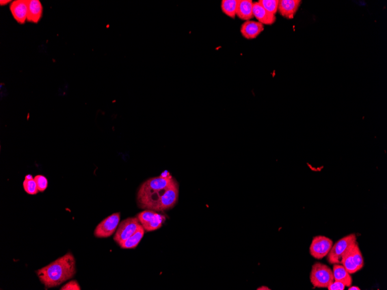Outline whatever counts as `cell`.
<instances>
[{
    "label": "cell",
    "instance_id": "6da1fadb",
    "mask_svg": "<svg viewBox=\"0 0 387 290\" xmlns=\"http://www.w3.org/2000/svg\"><path fill=\"white\" fill-rule=\"evenodd\" d=\"M178 185L165 172L161 176L149 178L141 185L137 201L141 209L163 211L172 209L178 197Z\"/></svg>",
    "mask_w": 387,
    "mask_h": 290
},
{
    "label": "cell",
    "instance_id": "7a4b0ae2",
    "mask_svg": "<svg viewBox=\"0 0 387 290\" xmlns=\"http://www.w3.org/2000/svg\"><path fill=\"white\" fill-rule=\"evenodd\" d=\"M37 276L47 288L57 287L72 278L76 273V259L72 252L56 259L36 271Z\"/></svg>",
    "mask_w": 387,
    "mask_h": 290
},
{
    "label": "cell",
    "instance_id": "3957f363",
    "mask_svg": "<svg viewBox=\"0 0 387 290\" xmlns=\"http://www.w3.org/2000/svg\"><path fill=\"white\" fill-rule=\"evenodd\" d=\"M310 279L315 287L327 288L334 281L333 270L325 264L316 262L312 266Z\"/></svg>",
    "mask_w": 387,
    "mask_h": 290
},
{
    "label": "cell",
    "instance_id": "277c9868",
    "mask_svg": "<svg viewBox=\"0 0 387 290\" xmlns=\"http://www.w3.org/2000/svg\"><path fill=\"white\" fill-rule=\"evenodd\" d=\"M356 235L354 233L349 234L338 240L333 244L329 254L327 255V261L330 264L340 263L342 258L349 248L356 242Z\"/></svg>",
    "mask_w": 387,
    "mask_h": 290
},
{
    "label": "cell",
    "instance_id": "5b68a950",
    "mask_svg": "<svg viewBox=\"0 0 387 290\" xmlns=\"http://www.w3.org/2000/svg\"><path fill=\"white\" fill-rule=\"evenodd\" d=\"M341 265L351 274L358 272L364 266V260L358 243L355 242L342 258Z\"/></svg>",
    "mask_w": 387,
    "mask_h": 290
},
{
    "label": "cell",
    "instance_id": "8992f818",
    "mask_svg": "<svg viewBox=\"0 0 387 290\" xmlns=\"http://www.w3.org/2000/svg\"><path fill=\"white\" fill-rule=\"evenodd\" d=\"M137 218L144 230L147 232L154 231L161 228L163 223L166 220L164 215L151 210L140 212L137 214Z\"/></svg>",
    "mask_w": 387,
    "mask_h": 290
},
{
    "label": "cell",
    "instance_id": "52a82bcc",
    "mask_svg": "<svg viewBox=\"0 0 387 290\" xmlns=\"http://www.w3.org/2000/svg\"><path fill=\"white\" fill-rule=\"evenodd\" d=\"M140 225V223L137 217L126 218L119 224L114 240L120 245L136 232Z\"/></svg>",
    "mask_w": 387,
    "mask_h": 290
},
{
    "label": "cell",
    "instance_id": "ba28073f",
    "mask_svg": "<svg viewBox=\"0 0 387 290\" xmlns=\"http://www.w3.org/2000/svg\"><path fill=\"white\" fill-rule=\"evenodd\" d=\"M333 243L332 239L325 236L314 237L310 246V255L315 259H322L329 254Z\"/></svg>",
    "mask_w": 387,
    "mask_h": 290
},
{
    "label": "cell",
    "instance_id": "9c48e42d",
    "mask_svg": "<svg viewBox=\"0 0 387 290\" xmlns=\"http://www.w3.org/2000/svg\"><path fill=\"white\" fill-rule=\"evenodd\" d=\"M120 217V213H115L104 219L96 226L94 232L95 236L107 238L112 235L118 228Z\"/></svg>",
    "mask_w": 387,
    "mask_h": 290
},
{
    "label": "cell",
    "instance_id": "30bf717a",
    "mask_svg": "<svg viewBox=\"0 0 387 290\" xmlns=\"http://www.w3.org/2000/svg\"><path fill=\"white\" fill-rule=\"evenodd\" d=\"M28 3L27 0H17L11 4V12L19 24H24L28 20Z\"/></svg>",
    "mask_w": 387,
    "mask_h": 290
},
{
    "label": "cell",
    "instance_id": "8fae6325",
    "mask_svg": "<svg viewBox=\"0 0 387 290\" xmlns=\"http://www.w3.org/2000/svg\"><path fill=\"white\" fill-rule=\"evenodd\" d=\"M264 25L259 22H245L241 28V33L244 38L255 39L264 31Z\"/></svg>",
    "mask_w": 387,
    "mask_h": 290
},
{
    "label": "cell",
    "instance_id": "7c38bea8",
    "mask_svg": "<svg viewBox=\"0 0 387 290\" xmlns=\"http://www.w3.org/2000/svg\"><path fill=\"white\" fill-rule=\"evenodd\" d=\"M301 3L300 0H281L279 1L278 10L282 17L292 20Z\"/></svg>",
    "mask_w": 387,
    "mask_h": 290
},
{
    "label": "cell",
    "instance_id": "4fadbf2b",
    "mask_svg": "<svg viewBox=\"0 0 387 290\" xmlns=\"http://www.w3.org/2000/svg\"><path fill=\"white\" fill-rule=\"evenodd\" d=\"M253 13L259 22L263 25H273L276 21V17L274 15L268 12L259 2L254 3Z\"/></svg>",
    "mask_w": 387,
    "mask_h": 290
},
{
    "label": "cell",
    "instance_id": "5bb4252c",
    "mask_svg": "<svg viewBox=\"0 0 387 290\" xmlns=\"http://www.w3.org/2000/svg\"><path fill=\"white\" fill-rule=\"evenodd\" d=\"M253 6L252 0H238L236 16L243 21L251 20L254 17Z\"/></svg>",
    "mask_w": 387,
    "mask_h": 290
},
{
    "label": "cell",
    "instance_id": "9a60e30c",
    "mask_svg": "<svg viewBox=\"0 0 387 290\" xmlns=\"http://www.w3.org/2000/svg\"><path fill=\"white\" fill-rule=\"evenodd\" d=\"M333 265L334 280L342 282L345 287H350L352 284L351 274L346 270L343 265H340L339 263L333 264Z\"/></svg>",
    "mask_w": 387,
    "mask_h": 290
},
{
    "label": "cell",
    "instance_id": "2e32d148",
    "mask_svg": "<svg viewBox=\"0 0 387 290\" xmlns=\"http://www.w3.org/2000/svg\"><path fill=\"white\" fill-rule=\"evenodd\" d=\"M43 8L39 0H31L28 3L27 21L33 23H38L42 17Z\"/></svg>",
    "mask_w": 387,
    "mask_h": 290
},
{
    "label": "cell",
    "instance_id": "e0dca14e",
    "mask_svg": "<svg viewBox=\"0 0 387 290\" xmlns=\"http://www.w3.org/2000/svg\"><path fill=\"white\" fill-rule=\"evenodd\" d=\"M144 230L143 226L140 224L136 232L120 245L121 248L124 249L135 248L138 246L141 239H143Z\"/></svg>",
    "mask_w": 387,
    "mask_h": 290
},
{
    "label": "cell",
    "instance_id": "ac0fdd59",
    "mask_svg": "<svg viewBox=\"0 0 387 290\" xmlns=\"http://www.w3.org/2000/svg\"><path fill=\"white\" fill-rule=\"evenodd\" d=\"M238 0H223L222 10L226 16L235 18L237 9Z\"/></svg>",
    "mask_w": 387,
    "mask_h": 290
},
{
    "label": "cell",
    "instance_id": "d6986e66",
    "mask_svg": "<svg viewBox=\"0 0 387 290\" xmlns=\"http://www.w3.org/2000/svg\"><path fill=\"white\" fill-rule=\"evenodd\" d=\"M265 9L271 14L277 13L278 8V0H260L258 2Z\"/></svg>",
    "mask_w": 387,
    "mask_h": 290
},
{
    "label": "cell",
    "instance_id": "ffe728a7",
    "mask_svg": "<svg viewBox=\"0 0 387 290\" xmlns=\"http://www.w3.org/2000/svg\"><path fill=\"white\" fill-rule=\"evenodd\" d=\"M23 186L24 190L29 195H36L39 192L35 178L31 180L25 179Z\"/></svg>",
    "mask_w": 387,
    "mask_h": 290
},
{
    "label": "cell",
    "instance_id": "44dd1931",
    "mask_svg": "<svg viewBox=\"0 0 387 290\" xmlns=\"http://www.w3.org/2000/svg\"><path fill=\"white\" fill-rule=\"evenodd\" d=\"M34 178L39 192L46 191L48 185L47 178L43 175H37Z\"/></svg>",
    "mask_w": 387,
    "mask_h": 290
},
{
    "label": "cell",
    "instance_id": "7402d4cb",
    "mask_svg": "<svg viewBox=\"0 0 387 290\" xmlns=\"http://www.w3.org/2000/svg\"><path fill=\"white\" fill-rule=\"evenodd\" d=\"M61 290H80L81 287L77 280H71L68 283L63 285Z\"/></svg>",
    "mask_w": 387,
    "mask_h": 290
},
{
    "label": "cell",
    "instance_id": "603a6c76",
    "mask_svg": "<svg viewBox=\"0 0 387 290\" xmlns=\"http://www.w3.org/2000/svg\"><path fill=\"white\" fill-rule=\"evenodd\" d=\"M345 287V286L344 284L342 283V282L334 281L327 288L328 289V290H344Z\"/></svg>",
    "mask_w": 387,
    "mask_h": 290
},
{
    "label": "cell",
    "instance_id": "cb8c5ba5",
    "mask_svg": "<svg viewBox=\"0 0 387 290\" xmlns=\"http://www.w3.org/2000/svg\"><path fill=\"white\" fill-rule=\"evenodd\" d=\"M348 290H360V288L358 287H357V286H350V287H349Z\"/></svg>",
    "mask_w": 387,
    "mask_h": 290
},
{
    "label": "cell",
    "instance_id": "d4e9b609",
    "mask_svg": "<svg viewBox=\"0 0 387 290\" xmlns=\"http://www.w3.org/2000/svg\"><path fill=\"white\" fill-rule=\"evenodd\" d=\"M258 290H270L271 289H270L268 287H266V286L263 285V286H262V287L258 288Z\"/></svg>",
    "mask_w": 387,
    "mask_h": 290
},
{
    "label": "cell",
    "instance_id": "484cf974",
    "mask_svg": "<svg viewBox=\"0 0 387 290\" xmlns=\"http://www.w3.org/2000/svg\"><path fill=\"white\" fill-rule=\"evenodd\" d=\"M10 2V1H1V6H5L7 5V4L9 3Z\"/></svg>",
    "mask_w": 387,
    "mask_h": 290
}]
</instances>
